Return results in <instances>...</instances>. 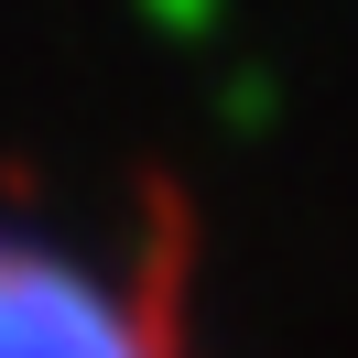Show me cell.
I'll return each mask as SVG.
<instances>
[{"instance_id": "cell-1", "label": "cell", "mask_w": 358, "mask_h": 358, "mask_svg": "<svg viewBox=\"0 0 358 358\" xmlns=\"http://www.w3.org/2000/svg\"><path fill=\"white\" fill-rule=\"evenodd\" d=\"M0 358H196L185 250L163 228H98L0 206Z\"/></svg>"}]
</instances>
